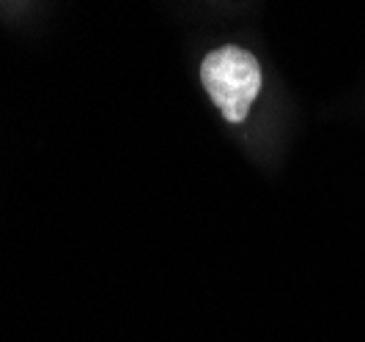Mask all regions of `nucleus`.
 Returning a JSON list of instances; mask_svg holds the SVG:
<instances>
[{"label":"nucleus","mask_w":365,"mask_h":342,"mask_svg":"<svg viewBox=\"0 0 365 342\" xmlns=\"http://www.w3.org/2000/svg\"><path fill=\"white\" fill-rule=\"evenodd\" d=\"M201 82L228 124H242L261 90V66L256 55L237 44L217 47L203 58Z\"/></svg>","instance_id":"f257e3e1"}]
</instances>
